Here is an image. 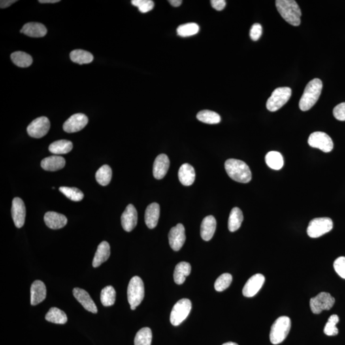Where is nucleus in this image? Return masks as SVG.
Masks as SVG:
<instances>
[{"label": "nucleus", "mask_w": 345, "mask_h": 345, "mask_svg": "<svg viewBox=\"0 0 345 345\" xmlns=\"http://www.w3.org/2000/svg\"><path fill=\"white\" fill-rule=\"evenodd\" d=\"M46 285L42 281H34L32 283L30 289L31 306L37 305L44 301L46 297Z\"/></svg>", "instance_id": "nucleus-19"}, {"label": "nucleus", "mask_w": 345, "mask_h": 345, "mask_svg": "<svg viewBox=\"0 0 345 345\" xmlns=\"http://www.w3.org/2000/svg\"><path fill=\"white\" fill-rule=\"evenodd\" d=\"M152 340V332L150 328H142L136 334L134 345H151Z\"/></svg>", "instance_id": "nucleus-36"}, {"label": "nucleus", "mask_w": 345, "mask_h": 345, "mask_svg": "<svg viewBox=\"0 0 345 345\" xmlns=\"http://www.w3.org/2000/svg\"><path fill=\"white\" fill-rule=\"evenodd\" d=\"M12 216L15 225L21 229L25 225L26 207L24 201L20 198H15L12 201Z\"/></svg>", "instance_id": "nucleus-15"}, {"label": "nucleus", "mask_w": 345, "mask_h": 345, "mask_svg": "<svg viewBox=\"0 0 345 345\" xmlns=\"http://www.w3.org/2000/svg\"><path fill=\"white\" fill-rule=\"evenodd\" d=\"M131 3L134 6H137L142 13L150 12L154 7V3L151 0H133Z\"/></svg>", "instance_id": "nucleus-42"}, {"label": "nucleus", "mask_w": 345, "mask_h": 345, "mask_svg": "<svg viewBox=\"0 0 345 345\" xmlns=\"http://www.w3.org/2000/svg\"><path fill=\"white\" fill-rule=\"evenodd\" d=\"M101 300L102 305L106 307L114 305L116 300V291L112 286H108L102 289Z\"/></svg>", "instance_id": "nucleus-37"}, {"label": "nucleus", "mask_w": 345, "mask_h": 345, "mask_svg": "<svg viewBox=\"0 0 345 345\" xmlns=\"http://www.w3.org/2000/svg\"><path fill=\"white\" fill-rule=\"evenodd\" d=\"M121 226L123 230L127 232L133 231L138 223V213L136 208L129 204L125 208L121 217Z\"/></svg>", "instance_id": "nucleus-16"}, {"label": "nucleus", "mask_w": 345, "mask_h": 345, "mask_svg": "<svg viewBox=\"0 0 345 345\" xmlns=\"http://www.w3.org/2000/svg\"><path fill=\"white\" fill-rule=\"evenodd\" d=\"M47 227L53 230L62 229L67 223V219L64 215L55 212H48L44 216Z\"/></svg>", "instance_id": "nucleus-20"}, {"label": "nucleus", "mask_w": 345, "mask_h": 345, "mask_svg": "<svg viewBox=\"0 0 345 345\" xmlns=\"http://www.w3.org/2000/svg\"><path fill=\"white\" fill-rule=\"evenodd\" d=\"M160 216V206L158 203H153L147 206L144 221L148 229H153L157 227Z\"/></svg>", "instance_id": "nucleus-23"}, {"label": "nucleus", "mask_w": 345, "mask_h": 345, "mask_svg": "<svg viewBox=\"0 0 345 345\" xmlns=\"http://www.w3.org/2000/svg\"><path fill=\"white\" fill-rule=\"evenodd\" d=\"M334 268L336 273L345 280V257L338 258L334 261Z\"/></svg>", "instance_id": "nucleus-43"}, {"label": "nucleus", "mask_w": 345, "mask_h": 345, "mask_svg": "<svg viewBox=\"0 0 345 345\" xmlns=\"http://www.w3.org/2000/svg\"><path fill=\"white\" fill-rule=\"evenodd\" d=\"M73 148V144L68 140H58L53 142L49 146V150L53 154H65L70 152Z\"/></svg>", "instance_id": "nucleus-28"}, {"label": "nucleus", "mask_w": 345, "mask_h": 345, "mask_svg": "<svg viewBox=\"0 0 345 345\" xmlns=\"http://www.w3.org/2000/svg\"><path fill=\"white\" fill-rule=\"evenodd\" d=\"M10 57L13 63L19 67H29L33 63V58L30 55L22 51L13 53Z\"/></svg>", "instance_id": "nucleus-32"}, {"label": "nucleus", "mask_w": 345, "mask_h": 345, "mask_svg": "<svg viewBox=\"0 0 345 345\" xmlns=\"http://www.w3.org/2000/svg\"><path fill=\"white\" fill-rule=\"evenodd\" d=\"M16 0H1L0 1V7L1 8H5L12 5L13 3H16Z\"/></svg>", "instance_id": "nucleus-47"}, {"label": "nucleus", "mask_w": 345, "mask_h": 345, "mask_svg": "<svg viewBox=\"0 0 345 345\" xmlns=\"http://www.w3.org/2000/svg\"><path fill=\"white\" fill-rule=\"evenodd\" d=\"M59 0H39L38 2L40 3H56L59 2Z\"/></svg>", "instance_id": "nucleus-49"}, {"label": "nucleus", "mask_w": 345, "mask_h": 345, "mask_svg": "<svg viewBox=\"0 0 345 345\" xmlns=\"http://www.w3.org/2000/svg\"><path fill=\"white\" fill-rule=\"evenodd\" d=\"M333 115L337 120L345 121V102H342L334 108Z\"/></svg>", "instance_id": "nucleus-44"}, {"label": "nucleus", "mask_w": 345, "mask_h": 345, "mask_svg": "<svg viewBox=\"0 0 345 345\" xmlns=\"http://www.w3.org/2000/svg\"><path fill=\"white\" fill-rule=\"evenodd\" d=\"M70 59L74 63L83 65L88 64L93 60V56L88 51L76 50L72 51L70 54Z\"/></svg>", "instance_id": "nucleus-33"}, {"label": "nucleus", "mask_w": 345, "mask_h": 345, "mask_svg": "<svg viewBox=\"0 0 345 345\" xmlns=\"http://www.w3.org/2000/svg\"><path fill=\"white\" fill-rule=\"evenodd\" d=\"M226 172L236 182L246 184L250 182L252 174L249 166L244 162L235 159H228L225 162Z\"/></svg>", "instance_id": "nucleus-1"}, {"label": "nucleus", "mask_w": 345, "mask_h": 345, "mask_svg": "<svg viewBox=\"0 0 345 345\" xmlns=\"http://www.w3.org/2000/svg\"><path fill=\"white\" fill-rule=\"evenodd\" d=\"M276 6L282 18L289 25L298 27L300 24L301 10L294 0H277Z\"/></svg>", "instance_id": "nucleus-2"}, {"label": "nucleus", "mask_w": 345, "mask_h": 345, "mask_svg": "<svg viewBox=\"0 0 345 345\" xmlns=\"http://www.w3.org/2000/svg\"><path fill=\"white\" fill-rule=\"evenodd\" d=\"M211 2V5H212V7L218 10V11H221L223 10L226 6V1L225 0H212Z\"/></svg>", "instance_id": "nucleus-46"}, {"label": "nucleus", "mask_w": 345, "mask_h": 345, "mask_svg": "<svg viewBox=\"0 0 345 345\" xmlns=\"http://www.w3.org/2000/svg\"><path fill=\"white\" fill-rule=\"evenodd\" d=\"M335 303V299L327 292H321L310 300V308L314 314H319L323 310H329Z\"/></svg>", "instance_id": "nucleus-9"}, {"label": "nucleus", "mask_w": 345, "mask_h": 345, "mask_svg": "<svg viewBox=\"0 0 345 345\" xmlns=\"http://www.w3.org/2000/svg\"><path fill=\"white\" fill-rule=\"evenodd\" d=\"M110 254V246L109 243L106 241L102 242L98 246L95 257L93 258V267L95 268L99 267L102 263L108 260Z\"/></svg>", "instance_id": "nucleus-26"}, {"label": "nucleus", "mask_w": 345, "mask_h": 345, "mask_svg": "<svg viewBox=\"0 0 345 345\" xmlns=\"http://www.w3.org/2000/svg\"><path fill=\"white\" fill-rule=\"evenodd\" d=\"M308 144L313 148H318L328 153L333 150V142L328 134L323 132H315L309 137Z\"/></svg>", "instance_id": "nucleus-10"}, {"label": "nucleus", "mask_w": 345, "mask_h": 345, "mask_svg": "<svg viewBox=\"0 0 345 345\" xmlns=\"http://www.w3.org/2000/svg\"><path fill=\"white\" fill-rule=\"evenodd\" d=\"M170 167V160L166 154H160L153 163V174L157 180L166 176Z\"/></svg>", "instance_id": "nucleus-18"}, {"label": "nucleus", "mask_w": 345, "mask_h": 345, "mask_svg": "<svg viewBox=\"0 0 345 345\" xmlns=\"http://www.w3.org/2000/svg\"><path fill=\"white\" fill-rule=\"evenodd\" d=\"M291 95L289 87H280L274 89L267 102V108L271 112H276L287 103Z\"/></svg>", "instance_id": "nucleus-6"}, {"label": "nucleus", "mask_w": 345, "mask_h": 345, "mask_svg": "<svg viewBox=\"0 0 345 345\" xmlns=\"http://www.w3.org/2000/svg\"><path fill=\"white\" fill-rule=\"evenodd\" d=\"M88 122V117L82 114L72 115L64 123L63 129L66 133H73L82 131Z\"/></svg>", "instance_id": "nucleus-12"}, {"label": "nucleus", "mask_w": 345, "mask_h": 345, "mask_svg": "<svg viewBox=\"0 0 345 345\" xmlns=\"http://www.w3.org/2000/svg\"><path fill=\"white\" fill-rule=\"evenodd\" d=\"M333 222L329 217L313 219L309 223L307 233L311 238H318L331 231Z\"/></svg>", "instance_id": "nucleus-7"}, {"label": "nucleus", "mask_w": 345, "mask_h": 345, "mask_svg": "<svg viewBox=\"0 0 345 345\" xmlns=\"http://www.w3.org/2000/svg\"><path fill=\"white\" fill-rule=\"evenodd\" d=\"M216 220L214 216L204 217L201 225V236L205 241H209L214 235L216 229Z\"/></svg>", "instance_id": "nucleus-22"}, {"label": "nucleus", "mask_w": 345, "mask_h": 345, "mask_svg": "<svg viewBox=\"0 0 345 345\" xmlns=\"http://www.w3.org/2000/svg\"><path fill=\"white\" fill-rule=\"evenodd\" d=\"M59 190L72 201H80L84 198L83 192L76 187H60Z\"/></svg>", "instance_id": "nucleus-39"}, {"label": "nucleus", "mask_w": 345, "mask_h": 345, "mask_svg": "<svg viewBox=\"0 0 345 345\" xmlns=\"http://www.w3.org/2000/svg\"><path fill=\"white\" fill-rule=\"evenodd\" d=\"M322 82L315 78L309 82L304 89L303 95L300 98L299 108L303 112L310 110L318 101L322 90Z\"/></svg>", "instance_id": "nucleus-3"}, {"label": "nucleus", "mask_w": 345, "mask_h": 345, "mask_svg": "<svg viewBox=\"0 0 345 345\" xmlns=\"http://www.w3.org/2000/svg\"><path fill=\"white\" fill-rule=\"evenodd\" d=\"M192 303L191 300L182 299L178 300L172 309L170 315V321L172 325L178 326L187 318L191 312Z\"/></svg>", "instance_id": "nucleus-8"}, {"label": "nucleus", "mask_w": 345, "mask_h": 345, "mask_svg": "<svg viewBox=\"0 0 345 345\" xmlns=\"http://www.w3.org/2000/svg\"><path fill=\"white\" fill-rule=\"evenodd\" d=\"M96 180L102 186H106L111 182L112 178V168L108 165H104L97 170L95 174Z\"/></svg>", "instance_id": "nucleus-34"}, {"label": "nucleus", "mask_w": 345, "mask_h": 345, "mask_svg": "<svg viewBox=\"0 0 345 345\" xmlns=\"http://www.w3.org/2000/svg\"><path fill=\"white\" fill-rule=\"evenodd\" d=\"M191 272V266L187 262H180L176 265L174 269L173 278L176 284L180 285L185 282V279Z\"/></svg>", "instance_id": "nucleus-27"}, {"label": "nucleus", "mask_w": 345, "mask_h": 345, "mask_svg": "<svg viewBox=\"0 0 345 345\" xmlns=\"http://www.w3.org/2000/svg\"><path fill=\"white\" fill-rule=\"evenodd\" d=\"M74 297L83 306V308L88 312L94 313H97V308L95 302L91 299L90 295L85 289L76 288L73 289Z\"/></svg>", "instance_id": "nucleus-17"}, {"label": "nucleus", "mask_w": 345, "mask_h": 345, "mask_svg": "<svg viewBox=\"0 0 345 345\" xmlns=\"http://www.w3.org/2000/svg\"><path fill=\"white\" fill-rule=\"evenodd\" d=\"M169 2L174 7H178V6H180L181 4L182 3V0H170Z\"/></svg>", "instance_id": "nucleus-48"}, {"label": "nucleus", "mask_w": 345, "mask_h": 345, "mask_svg": "<svg viewBox=\"0 0 345 345\" xmlns=\"http://www.w3.org/2000/svg\"><path fill=\"white\" fill-rule=\"evenodd\" d=\"M20 32L29 37L40 38L46 35L47 29L41 23H29L23 26Z\"/></svg>", "instance_id": "nucleus-21"}, {"label": "nucleus", "mask_w": 345, "mask_h": 345, "mask_svg": "<svg viewBox=\"0 0 345 345\" xmlns=\"http://www.w3.org/2000/svg\"><path fill=\"white\" fill-rule=\"evenodd\" d=\"M197 119L208 124H217L221 120L220 115L210 110H203L197 114Z\"/></svg>", "instance_id": "nucleus-35"}, {"label": "nucleus", "mask_w": 345, "mask_h": 345, "mask_svg": "<svg viewBox=\"0 0 345 345\" xmlns=\"http://www.w3.org/2000/svg\"><path fill=\"white\" fill-rule=\"evenodd\" d=\"M222 345H238L237 344H236V343L227 342V343H226V344H224Z\"/></svg>", "instance_id": "nucleus-50"}, {"label": "nucleus", "mask_w": 345, "mask_h": 345, "mask_svg": "<svg viewBox=\"0 0 345 345\" xmlns=\"http://www.w3.org/2000/svg\"><path fill=\"white\" fill-rule=\"evenodd\" d=\"M232 276L229 273L221 275L215 282L214 288L217 291H223L227 289L232 282Z\"/></svg>", "instance_id": "nucleus-41"}, {"label": "nucleus", "mask_w": 345, "mask_h": 345, "mask_svg": "<svg viewBox=\"0 0 345 345\" xmlns=\"http://www.w3.org/2000/svg\"><path fill=\"white\" fill-rule=\"evenodd\" d=\"M291 325V319L289 317L283 316L277 319L270 329V342L274 345L281 344L289 334Z\"/></svg>", "instance_id": "nucleus-5"}, {"label": "nucleus", "mask_w": 345, "mask_h": 345, "mask_svg": "<svg viewBox=\"0 0 345 345\" xmlns=\"http://www.w3.org/2000/svg\"><path fill=\"white\" fill-rule=\"evenodd\" d=\"M265 162L270 168L274 170H280L284 165V159L280 152L271 151L265 156Z\"/></svg>", "instance_id": "nucleus-30"}, {"label": "nucleus", "mask_w": 345, "mask_h": 345, "mask_svg": "<svg viewBox=\"0 0 345 345\" xmlns=\"http://www.w3.org/2000/svg\"><path fill=\"white\" fill-rule=\"evenodd\" d=\"M65 165V160L58 155L46 157L41 162V167L46 171L56 172L62 169Z\"/></svg>", "instance_id": "nucleus-25"}, {"label": "nucleus", "mask_w": 345, "mask_h": 345, "mask_svg": "<svg viewBox=\"0 0 345 345\" xmlns=\"http://www.w3.org/2000/svg\"><path fill=\"white\" fill-rule=\"evenodd\" d=\"M262 35V27L259 23H255L252 26L250 30V37L251 39L257 41Z\"/></svg>", "instance_id": "nucleus-45"}, {"label": "nucleus", "mask_w": 345, "mask_h": 345, "mask_svg": "<svg viewBox=\"0 0 345 345\" xmlns=\"http://www.w3.org/2000/svg\"><path fill=\"white\" fill-rule=\"evenodd\" d=\"M144 297V283L138 276H134L129 281L127 288L128 302L132 310H135Z\"/></svg>", "instance_id": "nucleus-4"}, {"label": "nucleus", "mask_w": 345, "mask_h": 345, "mask_svg": "<svg viewBox=\"0 0 345 345\" xmlns=\"http://www.w3.org/2000/svg\"><path fill=\"white\" fill-rule=\"evenodd\" d=\"M244 220L242 210L238 207L232 208L229 219V229L234 232L240 229Z\"/></svg>", "instance_id": "nucleus-29"}, {"label": "nucleus", "mask_w": 345, "mask_h": 345, "mask_svg": "<svg viewBox=\"0 0 345 345\" xmlns=\"http://www.w3.org/2000/svg\"><path fill=\"white\" fill-rule=\"evenodd\" d=\"M265 281V278L263 275L261 274L254 275L249 279L243 288V295L246 297H252L257 295L263 286Z\"/></svg>", "instance_id": "nucleus-14"}, {"label": "nucleus", "mask_w": 345, "mask_h": 345, "mask_svg": "<svg viewBox=\"0 0 345 345\" xmlns=\"http://www.w3.org/2000/svg\"><path fill=\"white\" fill-rule=\"evenodd\" d=\"M200 27L197 23H190L179 26L176 31L179 36L182 37H188L197 34Z\"/></svg>", "instance_id": "nucleus-38"}, {"label": "nucleus", "mask_w": 345, "mask_h": 345, "mask_svg": "<svg viewBox=\"0 0 345 345\" xmlns=\"http://www.w3.org/2000/svg\"><path fill=\"white\" fill-rule=\"evenodd\" d=\"M339 322V317L338 315H332L329 317L327 323L324 327V333L327 336H334L338 335V329L336 327V324Z\"/></svg>", "instance_id": "nucleus-40"}, {"label": "nucleus", "mask_w": 345, "mask_h": 345, "mask_svg": "<svg viewBox=\"0 0 345 345\" xmlns=\"http://www.w3.org/2000/svg\"><path fill=\"white\" fill-rule=\"evenodd\" d=\"M169 243L172 250L178 251L184 246L185 241V233L184 226L182 224H178L176 227H172L170 230L169 235Z\"/></svg>", "instance_id": "nucleus-13"}, {"label": "nucleus", "mask_w": 345, "mask_h": 345, "mask_svg": "<svg viewBox=\"0 0 345 345\" xmlns=\"http://www.w3.org/2000/svg\"><path fill=\"white\" fill-rule=\"evenodd\" d=\"M50 129V121L46 116H41L32 121L27 127V133L32 138H40L48 134Z\"/></svg>", "instance_id": "nucleus-11"}, {"label": "nucleus", "mask_w": 345, "mask_h": 345, "mask_svg": "<svg viewBox=\"0 0 345 345\" xmlns=\"http://www.w3.org/2000/svg\"><path fill=\"white\" fill-rule=\"evenodd\" d=\"M195 170L189 164L185 163L181 166L178 171V178L181 184L185 186H190L195 182Z\"/></svg>", "instance_id": "nucleus-24"}, {"label": "nucleus", "mask_w": 345, "mask_h": 345, "mask_svg": "<svg viewBox=\"0 0 345 345\" xmlns=\"http://www.w3.org/2000/svg\"><path fill=\"white\" fill-rule=\"evenodd\" d=\"M47 321L57 324H65L67 321V316L65 313L57 308H51L46 316Z\"/></svg>", "instance_id": "nucleus-31"}]
</instances>
